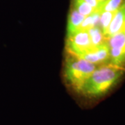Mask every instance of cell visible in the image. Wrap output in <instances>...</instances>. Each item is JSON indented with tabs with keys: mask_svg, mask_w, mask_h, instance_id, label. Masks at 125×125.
<instances>
[{
	"mask_svg": "<svg viewBox=\"0 0 125 125\" xmlns=\"http://www.w3.org/2000/svg\"><path fill=\"white\" fill-rule=\"evenodd\" d=\"M85 16L79 13L75 9L71 8L68 15L67 27V37L79 30Z\"/></svg>",
	"mask_w": 125,
	"mask_h": 125,
	"instance_id": "7",
	"label": "cell"
},
{
	"mask_svg": "<svg viewBox=\"0 0 125 125\" xmlns=\"http://www.w3.org/2000/svg\"><path fill=\"white\" fill-rule=\"evenodd\" d=\"M125 4V0H107L100 6L99 11L115 12Z\"/></svg>",
	"mask_w": 125,
	"mask_h": 125,
	"instance_id": "11",
	"label": "cell"
},
{
	"mask_svg": "<svg viewBox=\"0 0 125 125\" xmlns=\"http://www.w3.org/2000/svg\"><path fill=\"white\" fill-rule=\"evenodd\" d=\"M85 1L88 4H89L93 9L95 10H99V4L97 0H85Z\"/></svg>",
	"mask_w": 125,
	"mask_h": 125,
	"instance_id": "13",
	"label": "cell"
},
{
	"mask_svg": "<svg viewBox=\"0 0 125 125\" xmlns=\"http://www.w3.org/2000/svg\"><path fill=\"white\" fill-rule=\"evenodd\" d=\"M93 47L90 38L89 33L85 30H79L67 37V52L74 55L83 53Z\"/></svg>",
	"mask_w": 125,
	"mask_h": 125,
	"instance_id": "4",
	"label": "cell"
},
{
	"mask_svg": "<svg viewBox=\"0 0 125 125\" xmlns=\"http://www.w3.org/2000/svg\"><path fill=\"white\" fill-rule=\"evenodd\" d=\"M72 8L75 9L76 11H78L81 15H84L85 17L97 10L93 9L85 0H72Z\"/></svg>",
	"mask_w": 125,
	"mask_h": 125,
	"instance_id": "9",
	"label": "cell"
},
{
	"mask_svg": "<svg viewBox=\"0 0 125 125\" xmlns=\"http://www.w3.org/2000/svg\"><path fill=\"white\" fill-rule=\"evenodd\" d=\"M99 17H100V11L99 10L86 16L81 25L79 30L88 31L90 29L99 25Z\"/></svg>",
	"mask_w": 125,
	"mask_h": 125,
	"instance_id": "10",
	"label": "cell"
},
{
	"mask_svg": "<svg viewBox=\"0 0 125 125\" xmlns=\"http://www.w3.org/2000/svg\"><path fill=\"white\" fill-rule=\"evenodd\" d=\"M88 32L89 33L90 38L93 47H98L103 43L107 42V38L104 34L99 25L90 29L89 30H88Z\"/></svg>",
	"mask_w": 125,
	"mask_h": 125,
	"instance_id": "8",
	"label": "cell"
},
{
	"mask_svg": "<svg viewBox=\"0 0 125 125\" xmlns=\"http://www.w3.org/2000/svg\"><path fill=\"white\" fill-rule=\"evenodd\" d=\"M116 12V11H115ZM115 12H110V11H100V17H99V27H101L104 34L105 35L110 24L113 18Z\"/></svg>",
	"mask_w": 125,
	"mask_h": 125,
	"instance_id": "12",
	"label": "cell"
},
{
	"mask_svg": "<svg viewBox=\"0 0 125 125\" xmlns=\"http://www.w3.org/2000/svg\"><path fill=\"white\" fill-rule=\"evenodd\" d=\"M110 47L109 62L124 66L125 65V30L113 35L108 38Z\"/></svg>",
	"mask_w": 125,
	"mask_h": 125,
	"instance_id": "3",
	"label": "cell"
},
{
	"mask_svg": "<svg viewBox=\"0 0 125 125\" xmlns=\"http://www.w3.org/2000/svg\"><path fill=\"white\" fill-rule=\"evenodd\" d=\"M124 30H125V4L115 13L105 36L108 39L113 35Z\"/></svg>",
	"mask_w": 125,
	"mask_h": 125,
	"instance_id": "6",
	"label": "cell"
},
{
	"mask_svg": "<svg viewBox=\"0 0 125 125\" xmlns=\"http://www.w3.org/2000/svg\"><path fill=\"white\" fill-rule=\"evenodd\" d=\"M99 65H101L90 62L67 52L64 66V78L69 85L78 91L84 81Z\"/></svg>",
	"mask_w": 125,
	"mask_h": 125,
	"instance_id": "2",
	"label": "cell"
},
{
	"mask_svg": "<svg viewBox=\"0 0 125 125\" xmlns=\"http://www.w3.org/2000/svg\"><path fill=\"white\" fill-rule=\"evenodd\" d=\"M99 2V7H100V6L102 4H103L104 3H105L107 0H97Z\"/></svg>",
	"mask_w": 125,
	"mask_h": 125,
	"instance_id": "14",
	"label": "cell"
},
{
	"mask_svg": "<svg viewBox=\"0 0 125 125\" xmlns=\"http://www.w3.org/2000/svg\"><path fill=\"white\" fill-rule=\"evenodd\" d=\"M125 73V67L112 63L99 65L84 81L79 92L84 95L97 97L111 89Z\"/></svg>",
	"mask_w": 125,
	"mask_h": 125,
	"instance_id": "1",
	"label": "cell"
},
{
	"mask_svg": "<svg viewBox=\"0 0 125 125\" xmlns=\"http://www.w3.org/2000/svg\"><path fill=\"white\" fill-rule=\"evenodd\" d=\"M92 63L103 65L108 63L110 61V47L108 42L98 47H92L83 53L76 55Z\"/></svg>",
	"mask_w": 125,
	"mask_h": 125,
	"instance_id": "5",
	"label": "cell"
}]
</instances>
